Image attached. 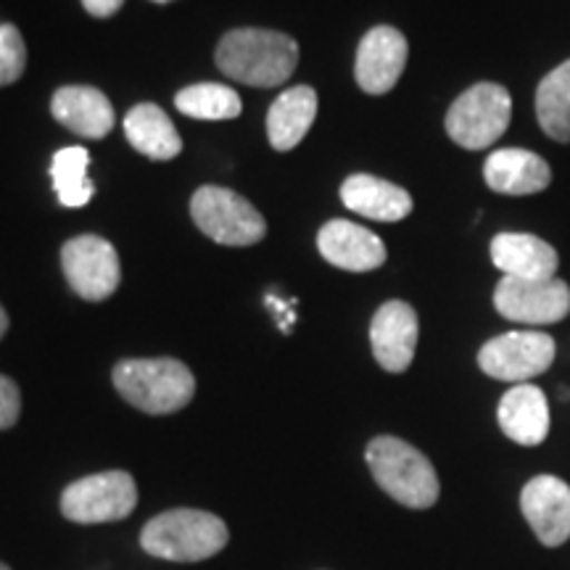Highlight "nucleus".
<instances>
[{"instance_id": "1", "label": "nucleus", "mask_w": 570, "mask_h": 570, "mask_svg": "<svg viewBox=\"0 0 570 570\" xmlns=\"http://www.w3.org/2000/svg\"><path fill=\"white\" fill-rule=\"evenodd\" d=\"M298 46L275 30H233L217 46V67L225 77L252 88H275L294 75Z\"/></svg>"}, {"instance_id": "2", "label": "nucleus", "mask_w": 570, "mask_h": 570, "mask_svg": "<svg viewBox=\"0 0 570 570\" xmlns=\"http://www.w3.org/2000/svg\"><path fill=\"white\" fill-rule=\"evenodd\" d=\"M367 468L377 487L410 510H428L436 504L441 483L436 468L420 449L396 436H377L367 444Z\"/></svg>"}, {"instance_id": "3", "label": "nucleus", "mask_w": 570, "mask_h": 570, "mask_svg": "<svg viewBox=\"0 0 570 570\" xmlns=\"http://www.w3.org/2000/svg\"><path fill=\"white\" fill-rule=\"evenodd\" d=\"M230 541L225 520L206 510H169L151 518L140 533L148 554L173 562H202L219 554Z\"/></svg>"}, {"instance_id": "4", "label": "nucleus", "mask_w": 570, "mask_h": 570, "mask_svg": "<svg viewBox=\"0 0 570 570\" xmlns=\"http://www.w3.org/2000/svg\"><path fill=\"white\" fill-rule=\"evenodd\" d=\"M114 389L146 415H173L188 407L196 394V377L173 356L125 360L114 367Z\"/></svg>"}, {"instance_id": "5", "label": "nucleus", "mask_w": 570, "mask_h": 570, "mask_svg": "<svg viewBox=\"0 0 570 570\" xmlns=\"http://www.w3.org/2000/svg\"><path fill=\"white\" fill-rule=\"evenodd\" d=\"M512 98L497 82H479L449 106L446 132L468 151H483L510 127Z\"/></svg>"}, {"instance_id": "6", "label": "nucleus", "mask_w": 570, "mask_h": 570, "mask_svg": "<svg viewBox=\"0 0 570 570\" xmlns=\"http://www.w3.org/2000/svg\"><path fill=\"white\" fill-rule=\"evenodd\" d=\"M198 230L223 246H254L267 235V223L244 196L219 185H204L190 202Z\"/></svg>"}, {"instance_id": "7", "label": "nucleus", "mask_w": 570, "mask_h": 570, "mask_svg": "<svg viewBox=\"0 0 570 570\" xmlns=\"http://www.w3.org/2000/svg\"><path fill=\"white\" fill-rule=\"evenodd\" d=\"M138 504V487L125 470H109L69 483L61 494V512L71 523H114L132 515Z\"/></svg>"}, {"instance_id": "8", "label": "nucleus", "mask_w": 570, "mask_h": 570, "mask_svg": "<svg viewBox=\"0 0 570 570\" xmlns=\"http://www.w3.org/2000/svg\"><path fill=\"white\" fill-rule=\"evenodd\" d=\"M554 362V341L541 331H512L483 344L479 367L494 381L529 383Z\"/></svg>"}, {"instance_id": "9", "label": "nucleus", "mask_w": 570, "mask_h": 570, "mask_svg": "<svg viewBox=\"0 0 570 570\" xmlns=\"http://www.w3.org/2000/svg\"><path fill=\"white\" fill-rule=\"evenodd\" d=\"M61 267L69 288L85 302H104L122 281L119 256L106 238L77 235L61 248Z\"/></svg>"}, {"instance_id": "10", "label": "nucleus", "mask_w": 570, "mask_h": 570, "mask_svg": "<svg viewBox=\"0 0 570 570\" xmlns=\"http://www.w3.org/2000/svg\"><path fill=\"white\" fill-rule=\"evenodd\" d=\"M494 306L504 320L520 325H554L570 315L566 281H515L502 277L494 288Z\"/></svg>"}, {"instance_id": "11", "label": "nucleus", "mask_w": 570, "mask_h": 570, "mask_svg": "<svg viewBox=\"0 0 570 570\" xmlns=\"http://www.w3.org/2000/svg\"><path fill=\"white\" fill-rule=\"evenodd\" d=\"M407 38L394 27H373L356 48L354 77L367 96H383L407 67Z\"/></svg>"}, {"instance_id": "12", "label": "nucleus", "mask_w": 570, "mask_h": 570, "mask_svg": "<svg viewBox=\"0 0 570 570\" xmlns=\"http://www.w3.org/2000/svg\"><path fill=\"white\" fill-rule=\"evenodd\" d=\"M520 510L544 547H560L570 537V487L558 475H537L520 491Z\"/></svg>"}, {"instance_id": "13", "label": "nucleus", "mask_w": 570, "mask_h": 570, "mask_svg": "<svg viewBox=\"0 0 570 570\" xmlns=\"http://www.w3.org/2000/svg\"><path fill=\"white\" fill-rule=\"evenodd\" d=\"M417 315L407 302H386L370 323L373 354L386 373H404L415 360Z\"/></svg>"}, {"instance_id": "14", "label": "nucleus", "mask_w": 570, "mask_h": 570, "mask_svg": "<svg viewBox=\"0 0 570 570\" xmlns=\"http://www.w3.org/2000/svg\"><path fill=\"white\" fill-rule=\"evenodd\" d=\"M317 248L325 262L348 273H370L386 262V246L367 227L348 223V219H331L320 227Z\"/></svg>"}, {"instance_id": "15", "label": "nucleus", "mask_w": 570, "mask_h": 570, "mask_svg": "<svg viewBox=\"0 0 570 570\" xmlns=\"http://www.w3.org/2000/svg\"><path fill=\"white\" fill-rule=\"evenodd\" d=\"M491 262L502 277L515 281H552L560 267L558 252L531 233H499L491 240Z\"/></svg>"}, {"instance_id": "16", "label": "nucleus", "mask_w": 570, "mask_h": 570, "mask_svg": "<svg viewBox=\"0 0 570 570\" xmlns=\"http://www.w3.org/2000/svg\"><path fill=\"white\" fill-rule=\"evenodd\" d=\"M483 180L494 194L533 196L550 188L552 169L539 154L525 148H499L483 164Z\"/></svg>"}, {"instance_id": "17", "label": "nucleus", "mask_w": 570, "mask_h": 570, "mask_svg": "<svg viewBox=\"0 0 570 570\" xmlns=\"http://www.w3.org/2000/svg\"><path fill=\"white\" fill-rule=\"evenodd\" d=\"M497 420L510 441L520 446H539L550 436V402L533 383H518L499 402Z\"/></svg>"}, {"instance_id": "18", "label": "nucleus", "mask_w": 570, "mask_h": 570, "mask_svg": "<svg viewBox=\"0 0 570 570\" xmlns=\"http://www.w3.org/2000/svg\"><path fill=\"white\" fill-rule=\"evenodd\" d=\"M51 111L63 127L90 140L106 138L117 122L109 98L98 88H88V85H67V88L56 90Z\"/></svg>"}, {"instance_id": "19", "label": "nucleus", "mask_w": 570, "mask_h": 570, "mask_svg": "<svg viewBox=\"0 0 570 570\" xmlns=\"http://www.w3.org/2000/svg\"><path fill=\"white\" fill-rule=\"evenodd\" d=\"M341 202L348 212L375 223H399L412 212V196L399 185L373 175H352L341 185Z\"/></svg>"}, {"instance_id": "20", "label": "nucleus", "mask_w": 570, "mask_h": 570, "mask_svg": "<svg viewBox=\"0 0 570 570\" xmlns=\"http://www.w3.org/2000/svg\"><path fill=\"white\" fill-rule=\"evenodd\" d=\"M315 117L317 92L309 85H296V88H288L283 96H277L267 114V135L275 151L296 148L309 132V127L315 125Z\"/></svg>"}, {"instance_id": "21", "label": "nucleus", "mask_w": 570, "mask_h": 570, "mask_svg": "<svg viewBox=\"0 0 570 570\" xmlns=\"http://www.w3.org/2000/svg\"><path fill=\"white\" fill-rule=\"evenodd\" d=\"M125 135L135 151L154 161L175 159L183 151V140L175 130L173 119L156 104L135 106L125 117Z\"/></svg>"}, {"instance_id": "22", "label": "nucleus", "mask_w": 570, "mask_h": 570, "mask_svg": "<svg viewBox=\"0 0 570 570\" xmlns=\"http://www.w3.org/2000/svg\"><path fill=\"white\" fill-rule=\"evenodd\" d=\"M537 119L552 140L570 142V59L539 82Z\"/></svg>"}, {"instance_id": "23", "label": "nucleus", "mask_w": 570, "mask_h": 570, "mask_svg": "<svg viewBox=\"0 0 570 570\" xmlns=\"http://www.w3.org/2000/svg\"><path fill=\"white\" fill-rule=\"evenodd\" d=\"M90 154L82 146L61 148L51 161V177L56 196L69 209H80L96 194V185L88 177Z\"/></svg>"}, {"instance_id": "24", "label": "nucleus", "mask_w": 570, "mask_h": 570, "mask_svg": "<svg viewBox=\"0 0 570 570\" xmlns=\"http://www.w3.org/2000/svg\"><path fill=\"white\" fill-rule=\"evenodd\" d=\"M175 106L177 111H183L185 117L190 119H209V122H217V119L238 117L240 96L233 88H227V85L202 82L177 92Z\"/></svg>"}, {"instance_id": "25", "label": "nucleus", "mask_w": 570, "mask_h": 570, "mask_svg": "<svg viewBox=\"0 0 570 570\" xmlns=\"http://www.w3.org/2000/svg\"><path fill=\"white\" fill-rule=\"evenodd\" d=\"M27 46L13 24L0 27V88L13 85L24 75Z\"/></svg>"}, {"instance_id": "26", "label": "nucleus", "mask_w": 570, "mask_h": 570, "mask_svg": "<svg viewBox=\"0 0 570 570\" xmlns=\"http://www.w3.org/2000/svg\"><path fill=\"white\" fill-rule=\"evenodd\" d=\"M21 415V394L11 377L0 375V431L17 425Z\"/></svg>"}, {"instance_id": "27", "label": "nucleus", "mask_w": 570, "mask_h": 570, "mask_svg": "<svg viewBox=\"0 0 570 570\" xmlns=\"http://www.w3.org/2000/svg\"><path fill=\"white\" fill-rule=\"evenodd\" d=\"M267 306L273 309V315L277 317V325H281L283 333H291V327L296 323V298L285 302V298H277L275 294H267Z\"/></svg>"}, {"instance_id": "28", "label": "nucleus", "mask_w": 570, "mask_h": 570, "mask_svg": "<svg viewBox=\"0 0 570 570\" xmlns=\"http://www.w3.org/2000/svg\"><path fill=\"white\" fill-rule=\"evenodd\" d=\"M125 0H82L85 11L90 13V17L96 19H106L111 17V13H117L119 9H122Z\"/></svg>"}, {"instance_id": "29", "label": "nucleus", "mask_w": 570, "mask_h": 570, "mask_svg": "<svg viewBox=\"0 0 570 570\" xmlns=\"http://www.w3.org/2000/svg\"><path fill=\"white\" fill-rule=\"evenodd\" d=\"M6 331H9V315H6V309L0 306V338L6 336Z\"/></svg>"}, {"instance_id": "30", "label": "nucleus", "mask_w": 570, "mask_h": 570, "mask_svg": "<svg viewBox=\"0 0 570 570\" xmlns=\"http://www.w3.org/2000/svg\"><path fill=\"white\" fill-rule=\"evenodd\" d=\"M0 570H11L9 566H6V562H0Z\"/></svg>"}, {"instance_id": "31", "label": "nucleus", "mask_w": 570, "mask_h": 570, "mask_svg": "<svg viewBox=\"0 0 570 570\" xmlns=\"http://www.w3.org/2000/svg\"><path fill=\"white\" fill-rule=\"evenodd\" d=\"M154 3H169V0H154Z\"/></svg>"}]
</instances>
